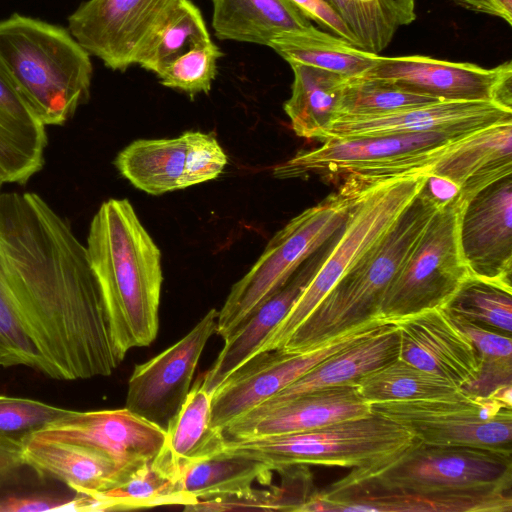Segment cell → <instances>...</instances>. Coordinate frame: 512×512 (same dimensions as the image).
<instances>
[{
  "mask_svg": "<svg viewBox=\"0 0 512 512\" xmlns=\"http://www.w3.org/2000/svg\"><path fill=\"white\" fill-rule=\"evenodd\" d=\"M429 175L455 184L460 205L512 175V122L494 124L460 138L432 165Z\"/></svg>",
  "mask_w": 512,
  "mask_h": 512,
  "instance_id": "obj_22",
  "label": "cell"
},
{
  "mask_svg": "<svg viewBox=\"0 0 512 512\" xmlns=\"http://www.w3.org/2000/svg\"><path fill=\"white\" fill-rule=\"evenodd\" d=\"M181 0H88L68 18V31L112 70L137 61Z\"/></svg>",
  "mask_w": 512,
  "mask_h": 512,
  "instance_id": "obj_13",
  "label": "cell"
},
{
  "mask_svg": "<svg viewBox=\"0 0 512 512\" xmlns=\"http://www.w3.org/2000/svg\"><path fill=\"white\" fill-rule=\"evenodd\" d=\"M45 125L0 63V177L25 184L44 165Z\"/></svg>",
  "mask_w": 512,
  "mask_h": 512,
  "instance_id": "obj_24",
  "label": "cell"
},
{
  "mask_svg": "<svg viewBox=\"0 0 512 512\" xmlns=\"http://www.w3.org/2000/svg\"><path fill=\"white\" fill-rule=\"evenodd\" d=\"M186 143L175 138L139 139L121 150L115 166L134 187L151 195L182 189Z\"/></svg>",
  "mask_w": 512,
  "mask_h": 512,
  "instance_id": "obj_31",
  "label": "cell"
},
{
  "mask_svg": "<svg viewBox=\"0 0 512 512\" xmlns=\"http://www.w3.org/2000/svg\"><path fill=\"white\" fill-rule=\"evenodd\" d=\"M425 188L429 194L440 204H444L455 198L458 194V187L451 181L429 175L425 184Z\"/></svg>",
  "mask_w": 512,
  "mask_h": 512,
  "instance_id": "obj_48",
  "label": "cell"
},
{
  "mask_svg": "<svg viewBox=\"0 0 512 512\" xmlns=\"http://www.w3.org/2000/svg\"><path fill=\"white\" fill-rule=\"evenodd\" d=\"M403 361L449 380L467 391L479 379L481 361L470 340L441 308L425 310L392 322Z\"/></svg>",
  "mask_w": 512,
  "mask_h": 512,
  "instance_id": "obj_21",
  "label": "cell"
},
{
  "mask_svg": "<svg viewBox=\"0 0 512 512\" xmlns=\"http://www.w3.org/2000/svg\"><path fill=\"white\" fill-rule=\"evenodd\" d=\"M71 412L37 400L0 395V440L24 445L34 434Z\"/></svg>",
  "mask_w": 512,
  "mask_h": 512,
  "instance_id": "obj_43",
  "label": "cell"
},
{
  "mask_svg": "<svg viewBox=\"0 0 512 512\" xmlns=\"http://www.w3.org/2000/svg\"><path fill=\"white\" fill-rule=\"evenodd\" d=\"M342 21L355 47L380 54L402 26L416 19L415 0H322Z\"/></svg>",
  "mask_w": 512,
  "mask_h": 512,
  "instance_id": "obj_32",
  "label": "cell"
},
{
  "mask_svg": "<svg viewBox=\"0 0 512 512\" xmlns=\"http://www.w3.org/2000/svg\"><path fill=\"white\" fill-rule=\"evenodd\" d=\"M27 466L23 457V445L0 440V487L14 480L18 472Z\"/></svg>",
  "mask_w": 512,
  "mask_h": 512,
  "instance_id": "obj_46",
  "label": "cell"
},
{
  "mask_svg": "<svg viewBox=\"0 0 512 512\" xmlns=\"http://www.w3.org/2000/svg\"><path fill=\"white\" fill-rule=\"evenodd\" d=\"M290 66L294 79L284 111L297 136L316 139L337 117L348 77L301 63Z\"/></svg>",
  "mask_w": 512,
  "mask_h": 512,
  "instance_id": "obj_29",
  "label": "cell"
},
{
  "mask_svg": "<svg viewBox=\"0 0 512 512\" xmlns=\"http://www.w3.org/2000/svg\"><path fill=\"white\" fill-rule=\"evenodd\" d=\"M0 63L46 125H63L90 95V54L68 29L13 14L0 21Z\"/></svg>",
  "mask_w": 512,
  "mask_h": 512,
  "instance_id": "obj_3",
  "label": "cell"
},
{
  "mask_svg": "<svg viewBox=\"0 0 512 512\" xmlns=\"http://www.w3.org/2000/svg\"><path fill=\"white\" fill-rule=\"evenodd\" d=\"M0 275L63 380L113 373L120 361L86 246L36 193H0Z\"/></svg>",
  "mask_w": 512,
  "mask_h": 512,
  "instance_id": "obj_1",
  "label": "cell"
},
{
  "mask_svg": "<svg viewBox=\"0 0 512 512\" xmlns=\"http://www.w3.org/2000/svg\"><path fill=\"white\" fill-rule=\"evenodd\" d=\"M186 143L182 189L216 179L227 164V155L211 134L183 133Z\"/></svg>",
  "mask_w": 512,
  "mask_h": 512,
  "instance_id": "obj_44",
  "label": "cell"
},
{
  "mask_svg": "<svg viewBox=\"0 0 512 512\" xmlns=\"http://www.w3.org/2000/svg\"><path fill=\"white\" fill-rule=\"evenodd\" d=\"M399 356L398 330L393 323L329 356L288 387L261 404H274L315 390L356 384L367 373Z\"/></svg>",
  "mask_w": 512,
  "mask_h": 512,
  "instance_id": "obj_26",
  "label": "cell"
},
{
  "mask_svg": "<svg viewBox=\"0 0 512 512\" xmlns=\"http://www.w3.org/2000/svg\"><path fill=\"white\" fill-rule=\"evenodd\" d=\"M356 384L327 387L274 403L260 404L222 430L226 440L299 433L370 415Z\"/></svg>",
  "mask_w": 512,
  "mask_h": 512,
  "instance_id": "obj_20",
  "label": "cell"
},
{
  "mask_svg": "<svg viewBox=\"0 0 512 512\" xmlns=\"http://www.w3.org/2000/svg\"><path fill=\"white\" fill-rule=\"evenodd\" d=\"M269 47L289 64L301 63L348 78L364 76L379 58L313 25L277 35Z\"/></svg>",
  "mask_w": 512,
  "mask_h": 512,
  "instance_id": "obj_30",
  "label": "cell"
},
{
  "mask_svg": "<svg viewBox=\"0 0 512 512\" xmlns=\"http://www.w3.org/2000/svg\"><path fill=\"white\" fill-rule=\"evenodd\" d=\"M466 10L487 14L504 20L512 25V0H452Z\"/></svg>",
  "mask_w": 512,
  "mask_h": 512,
  "instance_id": "obj_47",
  "label": "cell"
},
{
  "mask_svg": "<svg viewBox=\"0 0 512 512\" xmlns=\"http://www.w3.org/2000/svg\"><path fill=\"white\" fill-rule=\"evenodd\" d=\"M197 501L182 488L179 480L163 473L152 460L113 488L84 494V511H125L174 505L187 507Z\"/></svg>",
  "mask_w": 512,
  "mask_h": 512,
  "instance_id": "obj_33",
  "label": "cell"
},
{
  "mask_svg": "<svg viewBox=\"0 0 512 512\" xmlns=\"http://www.w3.org/2000/svg\"><path fill=\"white\" fill-rule=\"evenodd\" d=\"M23 457L32 470L65 483L78 494L103 492L129 477L99 451L36 435L23 445Z\"/></svg>",
  "mask_w": 512,
  "mask_h": 512,
  "instance_id": "obj_25",
  "label": "cell"
},
{
  "mask_svg": "<svg viewBox=\"0 0 512 512\" xmlns=\"http://www.w3.org/2000/svg\"><path fill=\"white\" fill-rule=\"evenodd\" d=\"M428 174L383 180L368 188L330 242L317 271L257 354L282 348L331 288L394 227L424 188Z\"/></svg>",
  "mask_w": 512,
  "mask_h": 512,
  "instance_id": "obj_6",
  "label": "cell"
},
{
  "mask_svg": "<svg viewBox=\"0 0 512 512\" xmlns=\"http://www.w3.org/2000/svg\"><path fill=\"white\" fill-rule=\"evenodd\" d=\"M77 511V498H59L44 494L0 496V512Z\"/></svg>",
  "mask_w": 512,
  "mask_h": 512,
  "instance_id": "obj_45",
  "label": "cell"
},
{
  "mask_svg": "<svg viewBox=\"0 0 512 512\" xmlns=\"http://www.w3.org/2000/svg\"><path fill=\"white\" fill-rule=\"evenodd\" d=\"M512 483V449L429 445L414 439L405 449L352 468L339 487L429 493Z\"/></svg>",
  "mask_w": 512,
  "mask_h": 512,
  "instance_id": "obj_7",
  "label": "cell"
},
{
  "mask_svg": "<svg viewBox=\"0 0 512 512\" xmlns=\"http://www.w3.org/2000/svg\"><path fill=\"white\" fill-rule=\"evenodd\" d=\"M210 40L199 8L190 0H181L145 47L137 64L158 75L175 59Z\"/></svg>",
  "mask_w": 512,
  "mask_h": 512,
  "instance_id": "obj_38",
  "label": "cell"
},
{
  "mask_svg": "<svg viewBox=\"0 0 512 512\" xmlns=\"http://www.w3.org/2000/svg\"><path fill=\"white\" fill-rule=\"evenodd\" d=\"M4 182L2 181L1 177H0V189H1V186Z\"/></svg>",
  "mask_w": 512,
  "mask_h": 512,
  "instance_id": "obj_49",
  "label": "cell"
},
{
  "mask_svg": "<svg viewBox=\"0 0 512 512\" xmlns=\"http://www.w3.org/2000/svg\"><path fill=\"white\" fill-rule=\"evenodd\" d=\"M467 135L431 132L327 140L318 148L300 151L278 164L273 175L278 179L352 176L376 184L391 178L428 174L450 146Z\"/></svg>",
  "mask_w": 512,
  "mask_h": 512,
  "instance_id": "obj_9",
  "label": "cell"
},
{
  "mask_svg": "<svg viewBox=\"0 0 512 512\" xmlns=\"http://www.w3.org/2000/svg\"><path fill=\"white\" fill-rule=\"evenodd\" d=\"M272 470L264 463L224 453L186 466L180 475L182 488L198 501L245 493L253 484H270Z\"/></svg>",
  "mask_w": 512,
  "mask_h": 512,
  "instance_id": "obj_34",
  "label": "cell"
},
{
  "mask_svg": "<svg viewBox=\"0 0 512 512\" xmlns=\"http://www.w3.org/2000/svg\"><path fill=\"white\" fill-rule=\"evenodd\" d=\"M502 122H512V109L493 102L439 101L382 115L339 116L316 140L431 132L467 135Z\"/></svg>",
  "mask_w": 512,
  "mask_h": 512,
  "instance_id": "obj_16",
  "label": "cell"
},
{
  "mask_svg": "<svg viewBox=\"0 0 512 512\" xmlns=\"http://www.w3.org/2000/svg\"><path fill=\"white\" fill-rule=\"evenodd\" d=\"M34 435L99 451L130 476L157 456L164 443L165 430L124 407L86 412L72 410Z\"/></svg>",
  "mask_w": 512,
  "mask_h": 512,
  "instance_id": "obj_17",
  "label": "cell"
},
{
  "mask_svg": "<svg viewBox=\"0 0 512 512\" xmlns=\"http://www.w3.org/2000/svg\"><path fill=\"white\" fill-rule=\"evenodd\" d=\"M17 365L30 367L51 378L62 379L0 275V366Z\"/></svg>",
  "mask_w": 512,
  "mask_h": 512,
  "instance_id": "obj_39",
  "label": "cell"
},
{
  "mask_svg": "<svg viewBox=\"0 0 512 512\" xmlns=\"http://www.w3.org/2000/svg\"><path fill=\"white\" fill-rule=\"evenodd\" d=\"M330 242L309 257L284 286L224 340L225 344L214 363L200 378L202 387L208 393L212 395L229 375L257 354L267 335L287 315L317 271Z\"/></svg>",
  "mask_w": 512,
  "mask_h": 512,
  "instance_id": "obj_23",
  "label": "cell"
},
{
  "mask_svg": "<svg viewBox=\"0 0 512 512\" xmlns=\"http://www.w3.org/2000/svg\"><path fill=\"white\" fill-rule=\"evenodd\" d=\"M364 76L392 82L440 101L493 102L512 109V62L493 68L423 55H379Z\"/></svg>",
  "mask_w": 512,
  "mask_h": 512,
  "instance_id": "obj_14",
  "label": "cell"
},
{
  "mask_svg": "<svg viewBox=\"0 0 512 512\" xmlns=\"http://www.w3.org/2000/svg\"><path fill=\"white\" fill-rule=\"evenodd\" d=\"M413 441L400 425L371 413L299 433L225 439L219 453L252 458L277 472L297 465L357 468L401 451Z\"/></svg>",
  "mask_w": 512,
  "mask_h": 512,
  "instance_id": "obj_8",
  "label": "cell"
},
{
  "mask_svg": "<svg viewBox=\"0 0 512 512\" xmlns=\"http://www.w3.org/2000/svg\"><path fill=\"white\" fill-rule=\"evenodd\" d=\"M218 311L210 309L179 341L135 366L125 407L164 430L185 401L199 359L216 331Z\"/></svg>",
  "mask_w": 512,
  "mask_h": 512,
  "instance_id": "obj_15",
  "label": "cell"
},
{
  "mask_svg": "<svg viewBox=\"0 0 512 512\" xmlns=\"http://www.w3.org/2000/svg\"><path fill=\"white\" fill-rule=\"evenodd\" d=\"M511 393V384L488 395L461 389L445 397L371 403L370 408L425 444L511 449Z\"/></svg>",
  "mask_w": 512,
  "mask_h": 512,
  "instance_id": "obj_10",
  "label": "cell"
},
{
  "mask_svg": "<svg viewBox=\"0 0 512 512\" xmlns=\"http://www.w3.org/2000/svg\"><path fill=\"white\" fill-rule=\"evenodd\" d=\"M212 26L221 40L269 46L279 34L310 27L289 0H211Z\"/></svg>",
  "mask_w": 512,
  "mask_h": 512,
  "instance_id": "obj_28",
  "label": "cell"
},
{
  "mask_svg": "<svg viewBox=\"0 0 512 512\" xmlns=\"http://www.w3.org/2000/svg\"><path fill=\"white\" fill-rule=\"evenodd\" d=\"M88 259L121 362L157 337L163 273L161 252L128 199L103 202L90 223Z\"/></svg>",
  "mask_w": 512,
  "mask_h": 512,
  "instance_id": "obj_2",
  "label": "cell"
},
{
  "mask_svg": "<svg viewBox=\"0 0 512 512\" xmlns=\"http://www.w3.org/2000/svg\"><path fill=\"white\" fill-rule=\"evenodd\" d=\"M212 395L200 378L165 429L163 446L153 463L166 475L180 481L183 469L191 463L220 452L225 440L212 426Z\"/></svg>",
  "mask_w": 512,
  "mask_h": 512,
  "instance_id": "obj_27",
  "label": "cell"
},
{
  "mask_svg": "<svg viewBox=\"0 0 512 512\" xmlns=\"http://www.w3.org/2000/svg\"><path fill=\"white\" fill-rule=\"evenodd\" d=\"M356 386L362 398L370 404L445 397L461 390L449 380L400 358L367 373Z\"/></svg>",
  "mask_w": 512,
  "mask_h": 512,
  "instance_id": "obj_35",
  "label": "cell"
},
{
  "mask_svg": "<svg viewBox=\"0 0 512 512\" xmlns=\"http://www.w3.org/2000/svg\"><path fill=\"white\" fill-rule=\"evenodd\" d=\"M442 204L424 188L387 235L327 293L285 345L300 352L367 320Z\"/></svg>",
  "mask_w": 512,
  "mask_h": 512,
  "instance_id": "obj_4",
  "label": "cell"
},
{
  "mask_svg": "<svg viewBox=\"0 0 512 512\" xmlns=\"http://www.w3.org/2000/svg\"><path fill=\"white\" fill-rule=\"evenodd\" d=\"M282 475L279 486L268 490H251L224 498L197 501L184 507L190 512L224 511H289L297 512L313 492L307 466H291L278 471Z\"/></svg>",
  "mask_w": 512,
  "mask_h": 512,
  "instance_id": "obj_37",
  "label": "cell"
},
{
  "mask_svg": "<svg viewBox=\"0 0 512 512\" xmlns=\"http://www.w3.org/2000/svg\"><path fill=\"white\" fill-rule=\"evenodd\" d=\"M221 55L219 47L210 40L175 59L157 76L162 85L183 91L191 97L208 93Z\"/></svg>",
  "mask_w": 512,
  "mask_h": 512,
  "instance_id": "obj_42",
  "label": "cell"
},
{
  "mask_svg": "<svg viewBox=\"0 0 512 512\" xmlns=\"http://www.w3.org/2000/svg\"><path fill=\"white\" fill-rule=\"evenodd\" d=\"M460 211L456 197L438 208L386 291L378 318L392 323L442 308L469 276L459 245Z\"/></svg>",
  "mask_w": 512,
  "mask_h": 512,
  "instance_id": "obj_11",
  "label": "cell"
},
{
  "mask_svg": "<svg viewBox=\"0 0 512 512\" xmlns=\"http://www.w3.org/2000/svg\"><path fill=\"white\" fill-rule=\"evenodd\" d=\"M439 101L383 79L351 77L343 88L337 117L382 115Z\"/></svg>",
  "mask_w": 512,
  "mask_h": 512,
  "instance_id": "obj_40",
  "label": "cell"
},
{
  "mask_svg": "<svg viewBox=\"0 0 512 512\" xmlns=\"http://www.w3.org/2000/svg\"><path fill=\"white\" fill-rule=\"evenodd\" d=\"M371 186L345 177L336 192L279 230L250 270L231 287L218 311L215 333L223 340L229 338L309 257L338 234L352 207Z\"/></svg>",
  "mask_w": 512,
  "mask_h": 512,
  "instance_id": "obj_5",
  "label": "cell"
},
{
  "mask_svg": "<svg viewBox=\"0 0 512 512\" xmlns=\"http://www.w3.org/2000/svg\"><path fill=\"white\" fill-rule=\"evenodd\" d=\"M441 309L448 314L511 335V284L469 274Z\"/></svg>",
  "mask_w": 512,
  "mask_h": 512,
  "instance_id": "obj_36",
  "label": "cell"
},
{
  "mask_svg": "<svg viewBox=\"0 0 512 512\" xmlns=\"http://www.w3.org/2000/svg\"><path fill=\"white\" fill-rule=\"evenodd\" d=\"M444 313L470 340L481 361L479 379L466 392L477 395H488L500 386L511 384V335L483 327L446 312Z\"/></svg>",
  "mask_w": 512,
  "mask_h": 512,
  "instance_id": "obj_41",
  "label": "cell"
},
{
  "mask_svg": "<svg viewBox=\"0 0 512 512\" xmlns=\"http://www.w3.org/2000/svg\"><path fill=\"white\" fill-rule=\"evenodd\" d=\"M391 322L373 318L300 352L282 349L262 352L229 375L212 394L211 422L225 426L270 399L320 362Z\"/></svg>",
  "mask_w": 512,
  "mask_h": 512,
  "instance_id": "obj_12",
  "label": "cell"
},
{
  "mask_svg": "<svg viewBox=\"0 0 512 512\" xmlns=\"http://www.w3.org/2000/svg\"><path fill=\"white\" fill-rule=\"evenodd\" d=\"M458 235L471 275L512 283V175L461 205Z\"/></svg>",
  "mask_w": 512,
  "mask_h": 512,
  "instance_id": "obj_19",
  "label": "cell"
},
{
  "mask_svg": "<svg viewBox=\"0 0 512 512\" xmlns=\"http://www.w3.org/2000/svg\"><path fill=\"white\" fill-rule=\"evenodd\" d=\"M511 512V485L412 493L376 488L339 487L313 491L298 512Z\"/></svg>",
  "mask_w": 512,
  "mask_h": 512,
  "instance_id": "obj_18",
  "label": "cell"
}]
</instances>
